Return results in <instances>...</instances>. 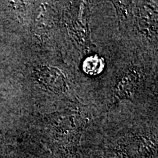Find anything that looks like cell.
Here are the masks:
<instances>
[{"mask_svg":"<svg viewBox=\"0 0 158 158\" xmlns=\"http://www.w3.org/2000/svg\"><path fill=\"white\" fill-rule=\"evenodd\" d=\"M39 82L45 87L54 92H63L67 90V83L64 75L53 67H43L37 73Z\"/></svg>","mask_w":158,"mask_h":158,"instance_id":"6da1fadb","label":"cell"},{"mask_svg":"<svg viewBox=\"0 0 158 158\" xmlns=\"http://www.w3.org/2000/svg\"><path fill=\"white\" fill-rule=\"evenodd\" d=\"M104 62L102 59L93 56L89 57L84 63V70L89 74H99L103 70Z\"/></svg>","mask_w":158,"mask_h":158,"instance_id":"7a4b0ae2","label":"cell"}]
</instances>
